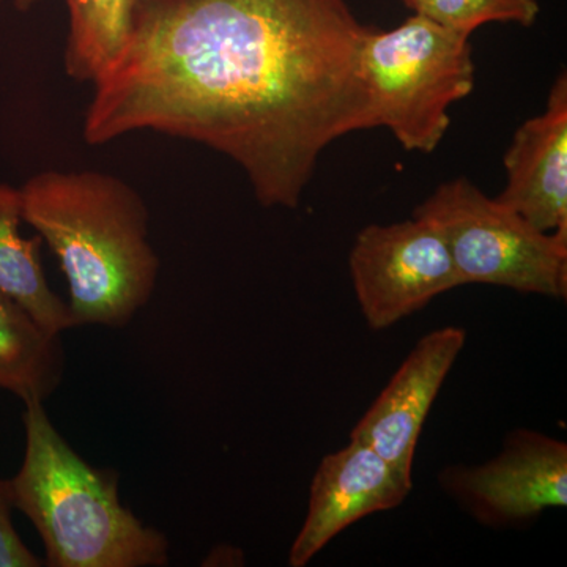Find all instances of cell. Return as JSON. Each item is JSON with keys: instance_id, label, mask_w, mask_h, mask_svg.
Returning <instances> with one entry per match:
<instances>
[{"instance_id": "9c48e42d", "label": "cell", "mask_w": 567, "mask_h": 567, "mask_svg": "<svg viewBox=\"0 0 567 567\" xmlns=\"http://www.w3.org/2000/svg\"><path fill=\"white\" fill-rule=\"evenodd\" d=\"M412 487L372 447L350 440L324 456L312 477L308 513L290 547L289 566H308L354 522L402 505Z\"/></svg>"}, {"instance_id": "7a4b0ae2", "label": "cell", "mask_w": 567, "mask_h": 567, "mask_svg": "<svg viewBox=\"0 0 567 567\" xmlns=\"http://www.w3.org/2000/svg\"><path fill=\"white\" fill-rule=\"evenodd\" d=\"M22 221L50 246L69 281L74 327L121 328L151 300L159 260L148 210L114 175L47 171L20 188Z\"/></svg>"}, {"instance_id": "6da1fadb", "label": "cell", "mask_w": 567, "mask_h": 567, "mask_svg": "<svg viewBox=\"0 0 567 567\" xmlns=\"http://www.w3.org/2000/svg\"><path fill=\"white\" fill-rule=\"evenodd\" d=\"M347 0H136L84 122L91 145L156 132L234 159L262 207L297 208L319 156L377 125Z\"/></svg>"}, {"instance_id": "ba28073f", "label": "cell", "mask_w": 567, "mask_h": 567, "mask_svg": "<svg viewBox=\"0 0 567 567\" xmlns=\"http://www.w3.org/2000/svg\"><path fill=\"white\" fill-rule=\"evenodd\" d=\"M465 341L461 327L440 328L423 336L350 432V440L372 447L410 483L425 417Z\"/></svg>"}, {"instance_id": "7c38bea8", "label": "cell", "mask_w": 567, "mask_h": 567, "mask_svg": "<svg viewBox=\"0 0 567 567\" xmlns=\"http://www.w3.org/2000/svg\"><path fill=\"white\" fill-rule=\"evenodd\" d=\"M65 374L61 334L51 333L20 303L0 292V390L22 402H44Z\"/></svg>"}, {"instance_id": "5bb4252c", "label": "cell", "mask_w": 567, "mask_h": 567, "mask_svg": "<svg viewBox=\"0 0 567 567\" xmlns=\"http://www.w3.org/2000/svg\"><path fill=\"white\" fill-rule=\"evenodd\" d=\"M413 14L472 35L488 22H513L532 28L539 17L537 0H402Z\"/></svg>"}, {"instance_id": "52a82bcc", "label": "cell", "mask_w": 567, "mask_h": 567, "mask_svg": "<svg viewBox=\"0 0 567 567\" xmlns=\"http://www.w3.org/2000/svg\"><path fill=\"white\" fill-rule=\"evenodd\" d=\"M440 486L484 527L528 524L567 505V445L555 436L518 429L498 456L475 466H447Z\"/></svg>"}, {"instance_id": "30bf717a", "label": "cell", "mask_w": 567, "mask_h": 567, "mask_svg": "<svg viewBox=\"0 0 567 567\" xmlns=\"http://www.w3.org/2000/svg\"><path fill=\"white\" fill-rule=\"evenodd\" d=\"M506 186L495 199L544 234L567 238V76L557 78L546 111L514 134Z\"/></svg>"}, {"instance_id": "8992f818", "label": "cell", "mask_w": 567, "mask_h": 567, "mask_svg": "<svg viewBox=\"0 0 567 567\" xmlns=\"http://www.w3.org/2000/svg\"><path fill=\"white\" fill-rule=\"evenodd\" d=\"M349 267L361 315L375 331L462 286L445 238L417 216L364 227L354 238Z\"/></svg>"}, {"instance_id": "277c9868", "label": "cell", "mask_w": 567, "mask_h": 567, "mask_svg": "<svg viewBox=\"0 0 567 567\" xmlns=\"http://www.w3.org/2000/svg\"><path fill=\"white\" fill-rule=\"evenodd\" d=\"M470 37L420 14L365 37L361 61L377 125L405 151L434 152L450 130L451 106L475 89Z\"/></svg>"}, {"instance_id": "2e32d148", "label": "cell", "mask_w": 567, "mask_h": 567, "mask_svg": "<svg viewBox=\"0 0 567 567\" xmlns=\"http://www.w3.org/2000/svg\"><path fill=\"white\" fill-rule=\"evenodd\" d=\"M43 2V0H13L14 7L21 11L31 10L37 3Z\"/></svg>"}, {"instance_id": "e0dca14e", "label": "cell", "mask_w": 567, "mask_h": 567, "mask_svg": "<svg viewBox=\"0 0 567 567\" xmlns=\"http://www.w3.org/2000/svg\"><path fill=\"white\" fill-rule=\"evenodd\" d=\"M3 0H0V6H2Z\"/></svg>"}, {"instance_id": "8fae6325", "label": "cell", "mask_w": 567, "mask_h": 567, "mask_svg": "<svg viewBox=\"0 0 567 567\" xmlns=\"http://www.w3.org/2000/svg\"><path fill=\"white\" fill-rule=\"evenodd\" d=\"M22 200L20 189L0 182V292L20 303L51 333L73 328L69 305L52 292L40 260V237L20 233Z\"/></svg>"}, {"instance_id": "5b68a950", "label": "cell", "mask_w": 567, "mask_h": 567, "mask_svg": "<svg viewBox=\"0 0 567 567\" xmlns=\"http://www.w3.org/2000/svg\"><path fill=\"white\" fill-rule=\"evenodd\" d=\"M413 216L434 224L445 238L462 286L567 297V238L539 233L468 178L442 183Z\"/></svg>"}, {"instance_id": "4fadbf2b", "label": "cell", "mask_w": 567, "mask_h": 567, "mask_svg": "<svg viewBox=\"0 0 567 567\" xmlns=\"http://www.w3.org/2000/svg\"><path fill=\"white\" fill-rule=\"evenodd\" d=\"M69 10L63 65L71 80L95 82L132 31L136 0H63Z\"/></svg>"}, {"instance_id": "9a60e30c", "label": "cell", "mask_w": 567, "mask_h": 567, "mask_svg": "<svg viewBox=\"0 0 567 567\" xmlns=\"http://www.w3.org/2000/svg\"><path fill=\"white\" fill-rule=\"evenodd\" d=\"M9 480H0V567H40L44 566L37 555L22 543L13 520Z\"/></svg>"}, {"instance_id": "3957f363", "label": "cell", "mask_w": 567, "mask_h": 567, "mask_svg": "<svg viewBox=\"0 0 567 567\" xmlns=\"http://www.w3.org/2000/svg\"><path fill=\"white\" fill-rule=\"evenodd\" d=\"M44 402H24L25 450L9 480L13 509L43 540L51 567H164L169 543L122 505L118 473L92 466L55 429Z\"/></svg>"}]
</instances>
